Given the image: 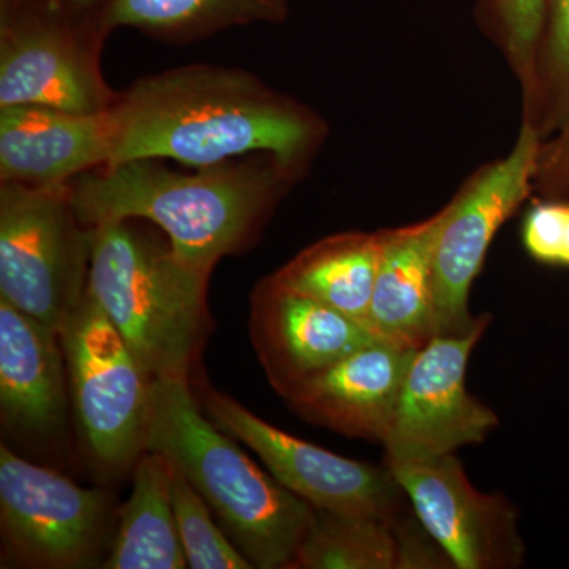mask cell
Masks as SVG:
<instances>
[{
	"mask_svg": "<svg viewBox=\"0 0 569 569\" xmlns=\"http://www.w3.org/2000/svg\"><path fill=\"white\" fill-rule=\"evenodd\" d=\"M110 163L170 159L209 167L269 153L299 168L323 141L326 127L306 108L241 69L189 66L141 78L110 110Z\"/></svg>",
	"mask_w": 569,
	"mask_h": 569,
	"instance_id": "cell-1",
	"label": "cell"
},
{
	"mask_svg": "<svg viewBox=\"0 0 569 569\" xmlns=\"http://www.w3.org/2000/svg\"><path fill=\"white\" fill-rule=\"evenodd\" d=\"M171 170L160 159L104 164L70 182L84 227L148 220L186 263L212 272L260 231L299 170L269 153Z\"/></svg>",
	"mask_w": 569,
	"mask_h": 569,
	"instance_id": "cell-2",
	"label": "cell"
},
{
	"mask_svg": "<svg viewBox=\"0 0 569 569\" xmlns=\"http://www.w3.org/2000/svg\"><path fill=\"white\" fill-rule=\"evenodd\" d=\"M146 451L162 456L204 498L253 568L290 569L317 509L206 418L189 377L153 378Z\"/></svg>",
	"mask_w": 569,
	"mask_h": 569,
	"instance_id": "cell-3",
	"label": "cell"
},
{
	"mask_svg": "<svg viewBox=\"0 0 569 569\" xmlns=\"http://www.w3.org/2000/svg\"><path fill=\"white\" fill-rule=\"evenodd\" d=\"M89 293L152 378L189 377L209 328L211 272L186 263L132 220L89 228Z\"/></svg>",
	"mask_w": 569,
	"mask_h": 569,
	"instance_id": "cell-4",
	"label": "cell"
},
{
	"mask_svg": "<svg viewBox=\"0 0 569 569\" xmlns=\"http://www.w3.org/2000/svg\"><path fill=\"white\" fill-rule=\"evenodd\" d=\"M91 234L70 183L0 182V299L61 332L89 290Z\"/></svg>",
	"mask_w": 569,
	"mask_h": 569,
	"instance_id": "cell-5",
	"label": "cell"
},
{
	"mask_svg": "<svg viewBox=\"0 0 569 569\" xmlns=\"http://www.w3.org/2000/svg\"><path fill=\"white\" fill-rule=\"evenodd\" d=\"M59 339L86 451L108 478L119 477L146 451L152 378L89 290Z\"/></svg>",
	"mask_w": 569,
	"mask_h": 569,
	"instance_id": "cell-6",
	"label": "cell"
},
{
	"mask_svg": "<svg viewBox=\"0 0 569 569\" xmlns=\"http://www.w3.org/2000/svg\"><path fill=\"white\" fill-rule=\"evenodd\" d=\"M0 523L10 559L22 567H103L112 497L0 447ZM110 552V550H108Z\"/></svg>",
	"mask_w": 569,
	"mask_h": 569,
	"instance_id": "cell-7",
	"label": "cell"
},
{
	"mask_svg": "<svg viewBox=\"0 0 569 569\" xmlns=\"http://www.w3.org/2000/svg\"><path fill=\"white\" fill-rule=\"evenodd\" d=\"M107 37L99 24L0 0V108L110 111L119 93L100 70Z\"/></svg>",
	"mask_w": 569,
	"mask_h": 569,
	"instance_id": "cell-8",
	"label": "cell"
},
{
	"mask_svg": "<svg viewBox=\"0 0 569 569\" xmlns=\"http://www.w3.org/2000/svg\"><path fill=\"white\" fill-rule=\"evenodd\" d=\"M542 134L523 121L515 148L481 168L443 208L433 250V293L438 336L467 335L477 318L468 309L471 284L493 236L527 200L537 179Z\"/></svg>",
	"mask_w": 569,
	"mask_h": 569,
	"instance_id": "cell-9",
	"label": "cell"
},
{
	"mask_svg": "<svg viewBox=\"0 0 569 569\" xmlns=\"http://www.w3.org/2000/svg\"><path fill=\"white\" fill-rule=\"evenodd\" d=\"M201 399L213 425L252 449L280 485L317 511L389 522L406 516L408 498L387 463L342 458L299 440L216 389L203 388Z\"/></svg>",
	"mask_w": 569,
	"mask_h": 569,
	"instance_id": "cell-10",
	"label": "cell"
},
{
	"mask_svg": "<svg viewBox=\"0 0 569 569\" xmlns=\"http://www.w3.org/2000/svg\"><path fill=\"white\" fill-rule=\"evenodd\" d=\"M490 316L477 318L462 336H436L418 350L408 367L402 391L383 447L385 463L422 462L478 445L500 421L468 392V361Z\"/></svg>",
	"mask_w": 569,
	"mask_h": 569,
	"instance_id": "cell-11",
	"label": "cell"
},
{
	"mask_svg": "<svg viewBox=\"0 0 569 569\" xmlns=\"http://www.w3.org/2000/svg\"><path fill=\"white\" fill-rule=\"evenodd\" d=\"M427 533L458 569H515L526 560L518 509L500 493L479 492L455 455L387 463Z\"/></svg>",
	"mask_w": 569,
	"mask_h": 569,
	"instance_id": "cell-12",
	"label": "cell"
},
{
	"mask_svg": "<svg viewBox=\"0 0 569 569\" xmlns=\"http://www.w3.org/2000/svg\"><path fill=\"white\" fill-rule=\"evenodd\" d=\"M249 321L258 359L282 397L378 339L361 321L299 293L274 276L254 288Z\"/></svg>",
	"mask_w": 569,
	"mask_h": 569,
	"instance_id": "cell-13",
	"label": "cell"
},
{
	"mask_svg": "<svg viewBox=\"0 0 569 569\" xmlns=\"http://www.w3.org/2000/svg\"><path fill=\"white\" fill-rule=\"evenodd\" d=\"M417 351L376 339L302 381L284 402L312 425L383 443Z\"/></svg>",
	"mask_w": 569,
	"mask_h": 569,
	"instance_id": "cell-14",
	"label": "cell"
},
{
	"mask_svg": "<svg viewBox=\"0 0 569 569\" xmlns=\"http://www.w3.org/2000/svg\"><path fill=\"white\" fill-rule=\"evenodd\" d=\"M111 112L0 108V182L62 186L110 163Z\"/></svg>",
	"mask_w": 569,
	"mask_h": 569,
	"instance_id": "cell-15",
	"label": "cell"
},
{
	"mask_svg": "<svg viewBox=\"0 0 569 569\" xmlns=\"http://www.w3.org/2000/svg\"><path fill=\"white\" fill-rule=\"evenodd\" d=\"M66 356L59 335L0 299V411L18 437L48 440L66 426Z\"/></svg>",
	"mask_w": 569,
	"mask_h": 569,
	"instance_id": "cell-16",
	"label": "cell"
},
{
	"mask_svg": "<svg viewBox=\"0 0 569 569\" xmlns=\"http://www.w3.org/2000/svg\"><path fill=\"white\" fill-rule=\"evenodd\" d=\"M443 209L425 222L385 230L367 328L395 346L421 350L438 336L433 250Z\"/></svg>",
	"mask_w": 569,
	"mask_h": 569,
	"instance_id": "cell-17",
	"label": "cell"
},
{
	"mask_svg": "<svg viewBox=\"0 0 569 569\" xmlns=\"http://www.w3.org/2000/svg\"><path fill=\"white\" fill-rule=\"evenodd\" d=\"M173 470L156 452L144 451L133 467V490L119 515L104 569L189 568L176 526Z\"/></svg>",
	"mask_w": 569,
	"mask_h": 569,
	"instance_id": "cell-18",
	"label": "cell"
},
{
	"mask_svg": "<svg viewBox=\"0 0 569 569\" xmlns=\"http://www.w3.org/2000/svg\"><path fill=\"white\" fill-rule=\"evenodd\" d=\"M380 249V231L329 236L296 254L272 276L367 326Z\"/></svg>",
	"mask_w": 569,
	"mask_h": 569,
	"instance_id": "cell-19",
	"label": "cell"
},
{
	"mask_svg": "<svg viewBox=\"0 0 569 569\" xmlns=\"http://www.w3.org/2000/svg\"><path fill=\"white\" fill-rule=\"evenodd\" d=\"M288 0H112L103 18L110 33L118 28L171 41L201 37L253 22H279Z\"/></svg>",
	"mask_w": 569,
	"mask_h": 569,
	"instance_id": "cell-20",
	"label": "cell"
},
{
	"mask_svg": "<svg viewBox=\"0 0 569 569\" xmlns=\"http://www.w3.org/2000/svg\"><path fill=\"white\" fill-rule=\"evenodd\" d=\"M290 569H400L396 522L318 511Z\"/></svg>",
	"mask_w": 569,
	"mask_h": 569,
	"instance_id": "cell-21",
	"label": "cell"
},
{
	"mask_svg": "<svg viewBox=\"0 0 569 569\" xmlns=\"http://www.w3.org/2000/svg\"><path fill=\"white\" fill-rule=\"evenodd\" d=\"M527 121L545 137L569 123V0H546L537 84Z\"/></svg>",
	"mask_w": 569,
	"mask_h": 569,
	"instance_id": "cell-22",
	"label": "cell"
},
{
	"mask_svg": "<svg viewBox=\"0 0 569 569\" xmlns=\"http://www.w3.org/2000/svg\"><path fill=\"white\" fill-rule=\"evenodd\" d=\"M173 470V468H171ZM171 493L176 526L187 565L193 569H250L253 565L233 546L209 512V505L173 470Z\"/></svg>",
	"mask_w": 569,
	"mask_h": 569,
	"instance_id": "cell-23",
	"label": "cell"
},
{
	"mask_svg": "<svg viewBox=\"0 0 569 569\" xmlns=\"http://www.w3.org/2000/svg\"><path fill=\"white\" fill-rule=\"evenodd\" d=\"M498 36L508 61L518 73L527 103L537 84L539 44L546 21V0H492Z\"/></svg>",
	"mask_w": 569,
	"mask_h": 569,
	"instance_id": "cell-24",
	"label": "cell"
},
{
	"mask_svg": "<svg viewBox=\"0 0 569 569\" xmlns=\"http://www.w3.org/2000/svg\"><path fill=\"white\" fill-rule=\"evenodd\" d=\"M522 241L535 260L569 268V203L533 204L523 220Z\"/></svg>",
	"mask_w": 569,
	"mask_h": 569,
	"instance_id": "cell-25",
	"label": "cell"
},
{
	"mask_svg": "<svg viewBox=\"0 0 569 569\" xmlns=\"http://www.w3.org/2000/svg\"><path fill=\"white\" fill-rule=\"evenodd\" d=\"M535 186L553 198L569 193V123L548 144L542 142Z\"/></svg>",
	"mask_w": 569,
	"mask_h": 569,
	"instance_id": "cell-26",
	"label": "cell"
},
{
	"mask_svg": "<svg viewBox=\"0 0 569 569\" xmlns=\"http://www.w3.org/2000/svg\"><path fill=\"white\" fill-rule=\"evenodd\" d=\"M41 10L56 11L73 20L92 22L104 29L103 18L112 0H13ZM107 31V29H104Z\"/></svg>",
	"mask_w": 569,
	"mask_h": 569,
	"instance_id": "cell-27",
	"label": "cell"
}]
</instances>
